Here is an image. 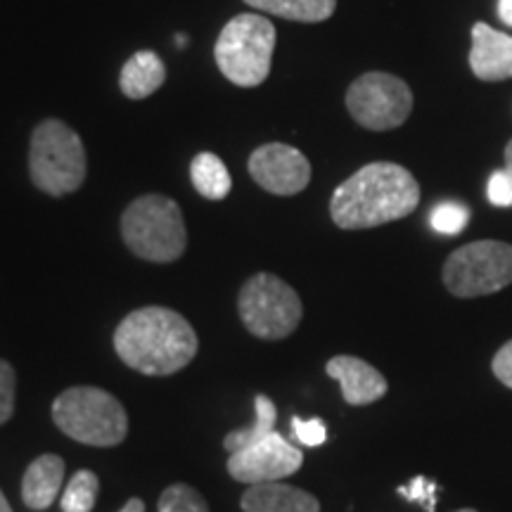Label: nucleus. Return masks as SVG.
Listing matches in <instances>:
<instances>
[{
  "mask_svg": "<svg viewBox=\"0 0 512 512\" xmlns=\"http://www.w3.org/2000/svg\"><path fill=\"white\" fill-rule=\"evenodd\" d=\"M420 204V185L401 164L373 162L358 169L330 200V216L342 230H366L406 219Z\"/></svg>",
  "mask_w": 512,
  "mask_h": 512,
  "instance_id": "f257e3e1",
  "label": "nucleus"
},
{
  "mask_svg": "<svg viewBox=\"0 0 512 512\" xmlns=\"http://www.w3.org/2000/svg\"><path fill=\"white\" fill-rule=\"evenodd\" d=\"M197 332L181 313L164 306H145L121 320L114 330V349L128 368L143 375L166 377L195 358Z\"/></svg>",
  "mask_w": 512,
  "mask_h": 512,
  "instance_id": "f03ea898",
  "label": "nucleus"
},
{
  "mask_svg": "<svg viewBox=\"0 0 512 512\" xmlns=\"http://www.w3.org/2000/svg\"><path fill=\"white\" fill-rule=\"evenodd\" d=\"M275 41L278 31L261 12H242L230 17L216 38V67L235 86H261L271 74Z\"/></svg>",
  "mask_w": 512,
  "mask_h": 512,
  "instance_id": "7ed1b4c3",
  "label": "nucleus"
},
{
  "mask_svg": "<svg viewBox=\"0 0 512 512\" xmlns=\"http://www.w3.org/2000/svg\"><path fill=\"white\" fill-rule=\"evenodd\" d=\"M121 238L140 259L171 264L181 259L188 245L181 207L166 195H143L121 214Z\"/></svg>",
  "mask_w": 512,
  "mask_h": 512,
  "instance_id": "20e7f679",
  "label": "nucleus"
},
{
  "mask_svg": "<svg viewBox=\"0 0 512 512\" xmlns=\"http://www.w3.org/2000/svg\"><path fill=\"white\" fill-rule=\"evenodd\" d=\"M29 174L50 197L72 195L86 181V147L79 133L60 119L41 121L31 133Z\"/></svg>",
  "mask_w": 512,
  "mask_h": 512,
  "instance_id": "39448f33",
  "label": "nucleus"
},
{
  "mask_svg": "<svg viewBox=\"0 0 512 512\" xmlns=\"http://www.w3.org/2000/svg\"><path fill=\"white\" fill-rule=\"evenodd\" d=\"M53 420L69 439L86 446H117L128 434V415L119 399L98 387H72L53 403Z\"/></svg>",
  "mask_w": 512,
  "mask_h": 512,
  "instance_id": "423d86ee",
  "label": "nucleus"
},
{
  "mask_svg": "<svg viewBox=\"0 0 512 512\" xmlns=\"http://www.w3.org/2000/svg\"><path fill=\"white\" fill-rule=\"evenodd\" d=\"M238 311L245 328L268 342L290 337L304 316L297 290L271 273H256L242 285Z\"/></svg>",
  "mask_w": 512,
  "mask_h": 512,
  "instance_id": "0eeeda50",
  "label": "nucleus"
},
{
  "mask_svg": "<svg viewBox=\"0 0 512 512\" xmlns=\"http://www.w3.org/2000/svg\"><path fill=\"white\" fill-rule=\"evenodd\" d=\"M444 285L453 297L475 299L496 294L512 283V245L479 240L458 247L444 264Z\"/></svg>",
  "mask_w": 512,
  "mask_h": 512,
  "instance_id": "6e6552de",
  "label": "nucleus"
},
{
  "mask_svg": "<svg viewBox=\"0 0 512 512\" xmlns=\"http://www.w3.org/2000/svg\"><path fill=\"white\" fill-rule=\"evenodd\" d=\"M347 110L368 131H392L411 117V86L394 74L368 72L349 86Z\"/></svg>",
  "mask_w": 512,
  "mask_h": 512,
  "instance_id": "1a4fd4ad",
  "label": "nucleus"
},
{
  "mask_svg": "<svg viewBox=\"0 0 512 512\" xmlns=\"http://www.w3.org/2000/svg\"><path fill=\"white\" fill-rule=\"evenodd\" d=\"M304 465V456L283 434L273 432L266 439L230 453L228 475L242 484H266L294 475Z\"/></svg>",
  "mask_w": 512,
  "mask_h": 512,
  "instance_id": "9d476101",
  "label": "nucleus"
},
{
  "mask_svg": "<svg viewBox=\"0 0 512 512\" xmlns=\"http://www.w3.org/2000/svg\"><path fill=\"white\" fill-rule=\"evenodd\" d=\"M249 176L271 195L292 197L311 183V162L302 150L285 143H266L249 155Z\"/></svg>",
  "mask_w": 512,
  "mask_h": 512,
  "instance_id": "9b49d317",
  "label": "nucleus"
},
{
  "mask_svg": "<svg viewBox=\"0 0 512 512\" xmlns=\"http://www.w3.org/2000/svg\"><path fill=\"white\" fill-rule=\"evenodd\" d=\"M328 375L339 382L342 396L349 406H370L387 394L389 384L380 370L370 366L358 356H335L330 358Z\"/></svg>",
  "mask_w": 512,
  "mask_h": 512,
  "instance_id": "f8f14e48",
  "label": "nucleus"
},
{
  "mask_svg": "<svg viewBox=\"0 0 512 512\" xmlns=\"http://www.w3.org/2000/svg\"><path fill=\"white\" fill-rule=\"evenodd\" d=\"M470 69L482 81L512 79V36L477 22L472 27Z\"/></svg>",
  "mask_w": 512,
  "mask_h": 512,
  "instance_id": "ddd939ff",
  "label": "nucleus"
},
{
  "mask_svg": "<svg viewBox=\"0 0 512 512\" xmlns=\"http://www.w3.org/2000/svg\"><path fill=\"white\" fill-rule=\"evenodd\" d=\"M240 505L245 512H320L316 496L283 482L252 484Z\"/></svg>",
  "mask_w": 512,
  "mask_h": 512,
  "instance_id": "4468645a",
  "label": "nucleus"
},
{
  "mask_svg": "<svg viewBox=\"0 0 512 512\" xmlns=\"http://www.w3.org/2000/svg\"><path fill=\"white\" fill-rule=\"evenodd\" d=\"M64 479V460L55 453L38 456L27 467L22 479V498L31 510H46L60 494Z\"/></svg>",
  "mask_w": 512,
  "mask_h": 512,
  "instance_id": "2eb2a0df",
  "label": "nucleus"
},
{
  "mask_svg": "<svg viewBox=\"0 0 512 512\" xmlns=\"http://www.w3.org/2000/svg\"><path fill=\"white\" fill-rule=\"evenodd\" d=\"M166 81V64L152 50H140L121 67L119 88L128 100H145L155 95Z\"/></svg>",
  "mask_w": 512,
  "mask_h": 512,
  "instance_id": "dca6fc26",
  "label": "nucleus"
},
{
  "mask_svg": "<svg viewBox=\"0 0 512 512\" xmlns=\"http://www.w3.org/2000/svg\"><path fill=\"white\" fill-rule=\"evenodd\" d=\"M261 15L290 19V22L318 24L335 15L337 0H245Z\"/></svg>",
  "mask_w": 512,
  "mask_h": 512,
  "instance_id": "f3484780",
  "label": "nucleus"
},
{
  "mask_svg": "<svg viewBox=\"0 0 512 512\" xmlns=\"http://www.w3.org/2000/svg\"><path fill=\"white\" fill-rule=\"evenodd\" d=\"M190 181L192 188L211 202L226 200L230 190H233V178H230L228 166L214 152L195 155V159L190 162Z\"/></svg>",
  "mask_w": 512,
  "mask_h": 512,
  "instance_id": "a211bd4d",
  "label": "nucleus"
},
{
  "mask_svg": "<svg viewBox=\"0 0 512 512\" xmlns=\"http://www.w3.org/2000/svg\"><path fill=\"white\" fill-rule=\"evenodd\" d=\"M254 411H256V420L249 427H242V430H233L226 434L223 439V448L228 453H238L242 448L256 444V441L266 439L268 434L275 432V420H278V411H275L273 401L268 396L259 394L254 399Z\"/></svg>",
  "mask_w": 512,
  "mask_h": 512,
  "instance_id": "6ab92c4d",
  "label": "nucleus"
},
{
  "mask_svg": "<svg viewBox=\"0 0 512 512\" xmlns=\"http://www.w3.org/2000/svg\"><path fill=\"white\" fill-rule=\"evenodd\" d=\"M100 491V479L91 470H79L62 494V512H91Z\"/></svg>",
  "mask_w": 512,
  "mask_h": 512,
  "instance_id": "aec40b11",
  "label": "nucleus"
},
{
  "mask_svg": "<svg viewBox=\"0 0 512 512\" xmlns=\"http://www.w3.org/2000/svg\"><path fill=\"white\" fill-rule=\"evenodd\" d=\"M159 512H209V505L197 489L188 484H174L159 496Z\"/></svg>",
  "mask_w": 512,
  "mask_h": 512,
  "instance_id": "412c9836",
  "label": "nucleus"
},
{
  "mask_svg": "<svg viewBox=\"0 0 512 512\" xmlns=\"http://www.w3.org/2000/svg\"><path fill=\"white\" fill-rule=\"evenodd\" d=\"M467 221H470V211L458 202H441L439 207H434L430 223L432 228L441 235H458L463 233Z\"/></svg>",
  "mask_w": 512,
  "mask_h": 512,
  "instance_id": "4be33fe9",
  "label": "nucleus"
},
{
  "mask_svg": "<svg viewBox=\"0 0 512 512\" xmlns=\"http://www.w3.org/2000/svg\"><path fill=\"white\" fill-rule=\"evenodd\" d=\"M15 370L0 358V425H5L15 413Z\"/></svg>",
  "mask_w": 512,
  "mask_h": 512,
  "instance_id": "5701e85b",
  "label": "nucleus"
},
{
  "mask_svg": "<svg viewBox=\"0 0 512 512\" xmlns=\"http://www.w3.org/2000/svg\"><path fill=\"white\" fill-rule=\"evenodd\" d=\"M399 494L408 501L420 503L427 512H434V508H437V484L425 477H415L411 484L399 486Z\"/></svg>",
  "mask_w": 512,
  "mask_h": 512,
  "instance_id": "b1692460",
  "label": "nucleus"
},
{
  "mask_svg": "<svg viewBox=\"0 0 512 512\" xmlns=\"http://www.w3.org/2000/svg\"><path fill=\"white\" fill-rule=\"evenodd\" d=\"M292 432L304 446H320V444H325V439H328V430H325V425L320 420L294 418Z\"/></svg>",
  "mask_w": 512,
  "mask_h": 512,
  "instance_id": "393cba45",
  "label": "nucleus"
},
{
  "mask_svg": "<svg viewBox=\"0 0 512 512\" xmlns=\"http://www.w3.org/2000/svg\"><path fill=\"white\" fill-rule=\"evenodd\" d=\"M486 195H489L491 204H496V207H512V174L508 169L496 171V174L489 178V190H486Z\"/></svg>",
  "mask_w": 512,
  "mask_h": 512,
  "instance_id": "a878e982",
  "label": "nucleus"
},
{
  "mask_svg": "<svg viewBox=\"0 0 512 512\" xmlns=\"http://www.w3.org/2000/svg\"><path fill=\"white\" fill-rule=\"evenodd\" d=\"M491 370H494L498 382L512 389V339L496 351L494 361H491Z\"/></svg>",
  "mask_w": 512,
  "mask_h": 512,
  "instance_id": "bb28decb",
  "label": "nucleus"
},
{
  "mask_svg": "<svg viewBox=\"0 0 512 512\" xmlns=\"http://www.w3.org/2000/svg\"><path fill=\"white\" fill-rule=\"evenodd\" d=\"M498 17L512 27V0H498Z\"/></svg>",
  "mask_w": 512,
  "mask_h": 512,
  "instance_id": "cd10ccee",
  "label": "nucleus"
},
{
  "mask_svg": "<svg viewBox=\"0 0 512 512\" xmlns=\"http://www.w3.org/2000/svg\"><path fill=\"white\" fill-rule=\"evenodd\" d=\"M119 512H145V503L140 498H131Z\"/></svg>",
  "mask_w": 512,
  "mask_h": 512,
  "instance_id": "c85d7f7f",
  "label": "nucleus"
},
{
  "mask_svg": "<svg viewBox=\"0 0 512 512\" xmlns=\"http://www.w3.org/2000/svg\"><path fill=\"white\" fill-rule=\"evenodd\" d=\"M505 169L512 174V140L508 143V147H505Z\"/></svg>",
  "mask_w": 512,
  "mask_h": 512,
  "instance_id": "c756f323",
  "label": "nucleus"
},
{
  "mask_svg": "<svg viewBox=\"0 0 512 512\" xmlns=\"http://www.w3.org/2000/svg\"><path fill=\"white\" fill-rule=\"evenodd\" d=\"M0 512H12L10 503H8V498H5L3 491H0Z\"/></svg>",
  "mask_w": 512,
  "mask_h": 512,
  "instance_id": "7c9ffc66",
  "label": "nucleus"
},
{
  "mask_svg": "<svg viewBox=\"0 0 512 512\" xmlns=\"http://www.w3.org/2000/svg\"><path fill=\"white\" fill-rule=\"evenodd\" d=\"M458 512H477V510H472V508H463V510H458Z\"/></svg>",
  "mask_w": 512,
  "mask_h": 512,
  "instance_id": "2f4dec72",
  "label": "nucleus"
}]
</instances>
